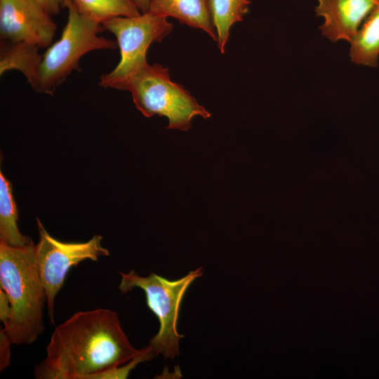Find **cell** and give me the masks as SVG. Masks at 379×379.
I'll return each instance as SVG.
<instances>
[{"instance_id":"cell-9","label":"cell","mask_w":379,"mask_h":379,"mask_svg":"<svg viewBox=\"0 0 379 379\" xmlns=\"http://www.w3.org/2000/svg\"><path fill=\"white\" fill-rule=\"evenodd\" d=\"M378 2L379 0H318L315 12L324 18L319 27L321 34L332 42L344 39L350 43Z\"/></svg>"},{"instance_id":"cell-16","label":"cell","mask_w":379,"mask_h":379,"mask_svg":"<svg viewBox=\"0 0 379 379\" xmlns=\"http://www.w3.org/2000/svg\"><path fill=\"white\" fill-rule=\"evenodd\" d=\"M11 343L6 333L1 329L0 331V371H2L10 365Z\"/></svg>"},{"instance_id":"cell-1","label":"cell","mask_w":379,"mask_h":379,"mask_svg":"<svg viewBox=\"0 0 379 379\" xmlns=\"http://www.w3.org/2000/svg\"><path fill=\"white\" fill-rule=\"evenodd\" d=\"M46 357L34 369L36 379H94L143 352L123 330L117 313L97 308L74 313L55 326Z\"/></svg>"},{"instance_id":"cell-3","label":"cell","mask_w":379,"mask_h":379,"mask_svg":"<svg viewBox=\"0 0 379 379\" xmlns=\"http://www.w3.org/2000/svg\"><path fill=\"white\" fill-rule=\"evenodd\" d=\"M121 90L131 93L145 117H167V129L187 131L194 117L211 116L184 87L171 81L168 69L160 64L147 62L141 67L126 80Z\"/></svg>"},{"instance_id":"cell-2","label":"cell","mask_w":379,"mask_h":379,"mask_svg":"<svg viewBox=\"0 0 379 379\" xmlns=\"http://www.w3.org/2000/svg\"><path fill=\"white\" fill-rule=\"evenodd\" d=\"M0 284L9 298L11 317L3 330L11 344H31L45 329L46 293L35 259V246H13L0 241Z\"/></svg>"},{"instance_id":"cell-19","label":"cell","mask_w":379,"mask_h":379,"mask_svg":"<svg viewBox=\"0 0 379 379\" xmlns=\"http://www.w3.org/2000/svg\"><path fill=\"white\" fill-rule=\"evenodd\" d=\"M141 13L149 12L151 0H133Z\"/></svg>"},{"instance_id":"cell-17","label":"cell","mask_w":379,"mask_h":379,"mask_svg":"<svg viewBox=\"0 0 379 379\" xmlns=\"http://www.w3.org/2000/svg\"><path fill=\"white\" fill-rule=\"evenodd\" d=\"M51 16L58 15L65 7V0H35Z\"/></svg>"},{"instance_id":"cell-5","label":"cell","mask_w":379,"mask_h":379,"mask_svg":"<svg viewBox=\"0 0 379 379\" xmlns=\"http://www.w3.org/2000/svg\"><path fill=\"white\" fill-rule=\"evenodd\" d=\"M119 274L121 292L126 293L135 288L143 290L148 307L159 321V329L147 345L151 359L162 354L165 359H174L180 354V340L184 338L177 330L180 304L191 284L201 277L202 269L190 271L175 280H168L155 273L142 277L133 270Z\"/></svg>"},{"instance_id":"cell-15","label":"cell","mask_w":379,"mask_h":379,"mask_svg":"<svg viewBox=\"0 0 379 379\" xmlns=\"http://www.w3.org/2000/svg\"><path fill=\"white\" fill-rule=\"evenodd\" d=\"M83 15L100 23L117 16L141 14L133 0H71Z\"/></svg>"},{"instance_id":"cell-7","label":"cell","mask_w":379,"mask_h":379,"mask_svg":"<svg viewBox=\"0 0 379 379\" xmlns=\"http://www.w3.org/2000/svg\"><path fill=\"white\" fill-rule=\"evenodd\" d=\"M36 220L39 240L35 246V259L46 293L50 322L55 325V299L71 267L85 260L97 261L100 256L109 255V251L102 246L100 235L85 242H63L51 237L40 220Z\"/></svg>"},{"instance_id":"cell-13","label":"cell","mask_w":379,"mask_h":379,"mask_svg":"<svg viewBox=\"0 0 379 379\" xmlns=\"http://www.w3.org/2000/svg\"><path fill=\"white\" fill-rule=\"evenodd\" d=\"M18 213L13 195L12 185L0 173V241L13 246H24L32 240L20 232L17 220Z\"/></svg>"},{"instance_id":"cell-14","label":"cell","mask_w":379,"mask_h":379,"mask_svg":"<svg viewBox=\"0 0 379 379\" xmlns=\"http://www.w3.org/2000/svg\"><path fill=\"white\" fill-rule=\"evenodd\" d=\"M208 8L217 34L218 47L225 53L230 27L241 21L248 11V0H208Z\"/></svg>"},{"instance_id":"cell-11","label":"cell","mask_w":379,"mask_h":379,"mask_svg":"<svg viewBox=\"0 0 379 379\" xmlns=\"http://www.w3.org/2000/svg\"><path fill=\"white\" fill-rule=\"evenodd\" d=\"M40 48L27 42L1 41L0 52V74L11 70L20 71L33 88L43 54Z\"/></svg>"},{"instance_id":"cell-18","label":"cell","mask_w":379,"mask_h":379,"mask_svg":"<svg viewBox=\"0 0 379 379\" xmlns=\"http://www.w3.org/2000/svg\"><path fill=\"white\" fill-rule=\"evenodd\" d=\"M11 304L6 293L0 288V319L4 326L7 324L11 317Z\"/></svg>"},{"instance_id":"cell-6","label":"cell","mask_w":379,"mask_h":379,"mask_svg":"<svg viewBox=\"0 0 379 379\" xmlns=\"http://www.w3.org/2000/svg\"><path fill=\"white\" fill-rule=\"evenodd\" d=\"M101 24L116 36L121 58L112 72L100 77L99 85L119 90L132 74L147 63L146 53L149 46L161 42L173 27L166 17L149 12L133 17H114Z\"/></svg>"},{"instance_id":"cell-8","label":"cell","mask_w":379,"mask_h":379,"mask_svg":"<svg viewBox=\"0 0 379 379\" xmlns=\"http://www.w3.org/2000/svg\"><path fill=\"white\" fill-rule=\"evenodd\" d=\"M52 17L35 0H0L1 40L48 48L57 29Z\"/></svg>"},{"instance_id":"cell-12","label":"cell","mask_w":379,"mask_h":379,"mask_svg":"<svg viewBox=\"0 0 379 379\" xmlns=\"http://www.w3.org/2000/svg\"><path fill=\"white\" fill-rule=\"evenodd\" d=\"M352 62L376 67L379 58V2L361 23L350 42Z\"/></svg>"},{"instance_id":"cell-4","label":"cell","mask_w":379,"mask_h":379,"mask_svg":"<svg viewBox=\"0 0 379 379\" xmlns=\"http://www.w3.org/2000/svg\"><path fill=\"white\" fill-rule=\"evenodd\" d=\"M68 11L67 21L60 39L43 54L33 89L52 95L74 70H79V61L87 53L95 50H113L117 42L98 35L102 24L81 14L71 0H65Z\"/></svg>"},{"instance_id":"cell-10","label":"cell","mask_w":379,"mask_h":379,"mask_svg":"<svg viewBox=\"0 0 379 379\" xmlns=\"http://www.w3.org/2000/svg\"><path fill=\"white\" fill-rule=\"evenodd\" d=\"M149 12L173 17L182 24L201 29L217 41L208 0H151Z\"/></svg>"}]
</instances>
